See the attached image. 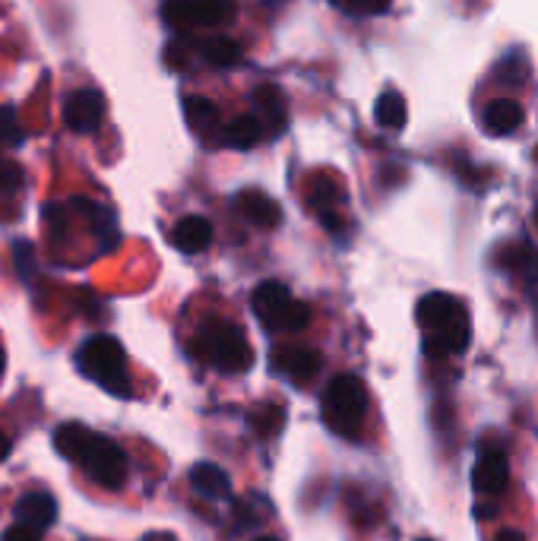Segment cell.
I'll return each instance as SVG.
<instances>
[{
	"label": "cell",
	"instance_id": "6da1fadb",
	"mask_svg": "<svg viewBox=\"0 0 538 541\" xmlns=\"http://www.w3.org/2000/svg\"><path fill=\"white\" fill-rule=\"evenodd\" d=\"M54 447L64 459L83 466V472L105 491H121L127 485L130 462L121 443H114L111 437L89 431L86 424L67 421L54 431Z\"/></svg>",
	"mask_w": 538,
	"mask_h": 541
},
{
	"label": "cell",
	"instance_id": "7a4b0ae2",
	"mask_svg": "<svg viewBox=\"0 0 538 541\" xmlns=\"http://www.w3.org/2000/svg\"><path fill=\"white\" fill-rule=\"evenodd\" d=\"M418 326L425 330V355L428 358H447L466 352L469 345V317L466 307L453 295L431 292L418 301L415 307Z\"/></svg>",
	"mask_w": 538,
	"mask_h": 541
},
{
	"label": "cell",
	"instance_id": "3957f363",
	"mask_svg": "<svg viewBox=\"0 0 538 541\" xmlns=\"http://www.w3.org/2000/svg\"><path fill=\"white\" fill-rule=\"evenodd\" d=\"M320 415L333 434L355 440L361 434L364 415H368V386H364L355 374L333 377L320 396Z\"/></svg>",
	"mask_w": 538,
	"mask_h": 541
},
{
	"label": "cell",
	"instance_id": "277c9868",
	"mask_svg": "<svg viewBox=\"0 0 538 541\" xmlns=\"http://www.w3.org/2000/svg\"><path fill=\"white\" fill-rule=\"evenodd\" d=\"M194 355L203 358L209 367H216L222 374H241L251 367L254 352L251 342L244 339L241 326L235 323H206L194 339Z\"/></svg>",
	"mask_w": 538,
	"mask_h": 541
},
{
	"label": "cell",
	"instance_id": "5b68a950",
	"mask_svg": "<svg viewBox=\"0 0 538 541\" xmlns=\"http://www.w3.org/2000/svg\"><path fill=\"white\" fill-rule=\"evenodd\" d=\"M76 364L80 371L92 380L105 386L114 396L130 393V374H127V355L121 349V342L114 336H92L80 345L76 352Z\"/></svg>",
	"mask_w": 538,
	"mask_h": 541
},
{
	"label": "cell",
	"instance_id": "8992f818",
	"mask_svg": "<svg viewBox=\"0 0 538 541\" xmlns=\"http://www.w3.org/2000/svg\"><path fill=\"white\" fill-rule=\"evenodd\" d=\"M257 320L269 333H301L311 323V307L298 301L282 282H263L251 295Z\"/></svg>",
	"mask_w": 538,
	"mask_h": 541
},
{
	"label": "cell",
	"instance_id": "52a82bcc",
	"mask_svg": "<svg viewBox=\"0 0 538 541\" xmlns=\"http://www.w3.org/2000/svg\"><path fill=\"white\" fill-rule=\"evenodd\" d=\"M510 481V462L504 450H488L478 456L472 469V488L482 497H497Z\"/></svg>",
	"mask_w": 538,
	"mask_h": 541
},
{
	"label": "cell",
	"instance_id": "ba28073f",
	"mask_svg": "<svg viewBox=\"0 0 538 541\" xmlns=\"http://www.w3.org/2000/svg\"><path fill=\"white\" fill-rule=\"evenodd\" d=\"M13 516H16L19 526L45 535L54 526V519H57V500L51 494H45V491H29V494H23L16 500Z\"/></svg>",
	"mask_w": 538,
	"mask_h": 541
},
{
	"label": "cell",
	"instance_id": "9c48e42d",
	"mask_svg": "<svg viewBox=\"0 0 538 541\" xmlns=\"http://www.w3.org/2000/svg\"><path fill=\"white\" fill-rule=\"evenodd\" d=\"M105 114V102L102 95L95 89H80L70 95V102L64 108V121L73 133H92L95 127H99Z\"/></svg>",
	"mask_w": 538,
	"mask_h": 541
},
{
	"label": "cell",
	"instance_id": "30bf717a",
	"mask_svg": "<svg viewBox=\"0 0 538 541\" xmlns=\"http://www.w3.org/2000/svg\"><path fill=\"white\" fill-rule=\"evenodd\" d=\"M171 244H175L181 254H200L209 244H213V222L203 216H187L171 231Z\"/></svg>",
	"mask_w": 538,
	"mask_h": 541
},
{
	"label": "cell",
	"instance_id": "8fae6325",
	"mask_svg": "<svg viewBox=\"0 0 538 541\" xmlns=\"http://www.w3.org/2000/svg\"><path fill=\"white\" fill-rule=\"evenodd\" d=\"M254 102H257V111H260V114H257L260 124H266L263 133H269V137H279V133L285 130V124H288L285 95H282L273 83H266V86L257 89Z\"/></svg>",
	"mask_w": 538,
	"mask_h": 541
},
{
	"label": "cell",
	"instance_id": "7c38bea8",
	"mask_svg": "<svg viewBox=\"0 0 538 541\" xmlns=\"http://www.w3.org/2000/svg\"><path fill=\"white\" fill-rule=\"evenodd\" d=\"M273 364L295 383H307L320 371L323 358L311 349H282V352H273Z\"/></svg>",
	"mask_w": 538,
	"mask_h": 541
},
{
	"label": "cell",
	"instance_id": "4fadbf2b",
	"mask_svg": "<svg viewBox=\"0 0 538 541\" xmlns=\"http://www.w3.org/2000/svg\"><path fill=\"white\" fill-rule=\"evenodd\" d=\"M238 212L257 228H276L282 219V209L260 190H244L238 197Z\"/></svg>",
	"mask_w": 538,
	"mask_h": 541
},
{
	"label": "cell",
	"instance_id": "5bb4252c",
	"mask_svg": "<svg viewBox=\"0 0 538 541\" xmlns=\"http://www.w3.org/2000/svg\"><path fill=\"white\" fill-rule=\"evenodd\" d=\"M190 488L203 497L225 500L228 494H232V478H228L216 462H200V466L190 469Z\"/></svg>",
	"mask_w": 538,
	"mask_h": 541
},
{
	"label": "cell",
	"instance_id": "9a60e30c",
	"mask_svg": "<svg viewBox=\"0 0 538 541\" xmlns=\"http://www.w3.org/2000/svg\"><path fill=\"white\" fill-rule=\"evenodd\" d=\"M523 124V108L513 99H494L485 108V130L491 137H510V133Z\"/></svg>",
	"mask_w": 538,
	"mask_h": 541
},
{
	"label": "cell",
	"instance_id": "2e32d148",
	"mask_svg": "<svg viewBox=\"0 0 538 541\" xmlns=\"http://www.w3.org/2000/svg\"><path fill=\"white\" fill-rule=\"evenodd\" d=\"M263 137V124L257 114H241L235 124H228L222 133V143L232 149H251Z\"/></svg>",
	"mask_w": 538,
	"mask_h": 541
},
{
	"label": "cell",
	"instance_id": "e0dca14e",
	"mask_svg": "<svg viewBox=\"0 0 538 541\" xmlns=\"http://www.w3.org/2000/svg\"><path fill=\"white\" fill-rule=\"evenodd\" d=\"M374 118L380 127L387 130H402V124H406V99H402L399 92H383L377 99V108H374Z\"/></svg>",
	"mask_w": 538,
	"mask_h": 541
},
{
	"label": "cell",
	"instance_id": "ac0fdd59",
	"mask_svg": "<svg viewBox=\"0 0 538 541\" xmlns=\"http://www.w3.org/2000/svg\"><path fill=\"white\" fill-rule=\"evenodd\" d=\"M184 114H187V124L194 127L197 133H209L219 124V108L209 99H200V95H187Z\"/></svg>",
	"mask_w": 538,
	"mask_h": 541
},
{
	"label": "cell",
	"instance_id": "d6986e66",
	"mask_svg": "<svg viewBox=\"0 0 538 541\" xmlns=\"http://www.w3.org/2000/svg\"><path fill=\"white\" fill-rule=\"evenodd\" d=\"M162 16H165V23L171 29H190V26H197V7H194V0H165L162 4Z\"/></svg>",
	"mask_w": 538,
	"mask_h": 541
},
{
	"label": "cell",
	"instance_id": "ffe728a7",
	"mask_svg": "<svg viewBox=\"0 0 538 541\" xmlns=\"http://www.w3.org/2000/svg\"><path fill=\"white\" fill-rule=\"evenodd\" d=\"M203 57L213 67H232L241 61V45L232 42V38H216V42L203 45Z\"/></svg>",
	"mask_w": 538,
	"mask_h": 541
},
{
	"label": "cell",
	"instance_id": "44dd1931",
	"mask_svg": "<svg viewBox=\"0 0 538 541\" xmlns=\"http://www.w3.org/2000/svg\"><path fill=\"white\" fill-rule=\"evenodd\" d=\"M197 7V26H216L235 10L232 0H194Z\"/></svg>",
	"mask_w": 538,
	"mask_h": 541
},
{
	"label": "cell",
	"instance_id": "7402d4cb",
	"mask_svg": "<svg viewBox=\"0 0 538 541\" xmlns=\"http://www.w3.org/2000/svg\"><path fill=\"white\" fill-rule=\"evenodd\" d=\"M497 80L501 83H510V86H520L526 80V73H523V61L516 54H510L507 61L497 64Z\"/></svg>",
	"mask_w": 538,
	"mask_h": 541
},
{
	"label": "cell",
	"instance_id": "603a6c76",
	"mask_svg": "<svg viewBox=\"0 0 538 541\" xmlns=\"http://www.w3.org/2000/svg\"><path fill=\"white\" fill-rule=\"evenodd\" d=\"M23 187V175H19V165H0V190L13 193Z\"/></svg>",
	"mask_w": 538,
	"mask_h": 541
},
{
	"label": "cell",
	"instance_id": "cb8c5ba5",
	"mask_svg": "<svg viewBox=\"0 0 538 541\" xmlns=\"http://www.w3.org/2000/svg\"><path fill=\"white\" fill-rule=\"evenodd\" d=\"M0 541H42V535L16 523V526H10L4 535H0Z\"/></svg>",
	"mask_w": 538,
	"mask_h": 541
},
{
	"label": "cell",
	"instance_id": "d4e9b609",
	"mask_svg": "<svg viewBox=\"0 0 538 541\" xmlns=\"http://www.w3.org/2000/svg\"><path fill=\"white\" fill-rule=\"evenodd\" d=\"M16 140V130H13V111L7 114V124H0V140Z\"/></svg>",
	"mask_w": 538,
	"mask_h": 541
},
{
	"label": "cell",
	"instance_id": "484cf974",
	"mask_svg": "<svg viewBox=\"0 0 538 541\" xmlns=\"http://www.w3.org/2000/svg\"><path fill=\"white\" fill-rule=\"evenodd\" d=\"M494 541H526L523 532H516V529H504V532H497Z\"/></svg>",
	"mask_w": 538,
	"mask_h": 541
},
{
	"label": "cell",
	"instance_id": "4316f807",
	"mask_svg": "<svg viewBox=\"0 0 538 541\" xmlns=\"http://www.w3.org/2000/svg\"><path fill=\"white\" fill-rule=\"evenodd\" d=\"M10 450H13V443H10V437L0 431V462H4L7 456H10Z\"/></svg>",
	"mask_w": 538,
	"mask_h": 541
},
{
	"label": "cell",
	"instance_id": "83f0119b",
	"mask_svg": "<svg viewBox=\"0 0 538 541\" xmlns=\"http://www.w3.org/2000/svg\"><path fill=\"white\" fill-rule=\"evenodd\" d=\"M526 269H529V273L538 279V254H529V263H526Z\"/></svg>",
	"mask_w": 538,
	"mask_h": 541
},
{
	"label": "cell",
	"instance_id": "f1b7e54d",
	"mask_svg": "<svg viewBox=\"0 0 538 541\" xmlns=\"http://www.w3.org/2000/svg\"><path fill=\"white\" fill-rule=\"evenodd\" d=\"M0 374H4V352H0Z\"/></svg>",
	"mask_w": 538,
	"mask_h": 541
},
{
	"label": "cell",
	"instance_id": "f546056e",
	"mask_svg": "<svg viewBox=\"0 0 538 541\" xmlns=\"http://www.w3.org/2000/svg\"><path fill=\"white\" fill-rule=\"evenodd\" d=\"M257 541H279V538H269V535H266V538H257Z\"/></svg>",
	"mask_w": 538,
	"mask_h": 541
},
{
	"label": "cell",
	"instance_id": "4dcf8cb0",
	"mask_svg": "<svg viewBox=\"0 0 538 541\" xmlns=\"http://www.w3.org/2000/svg\"><path fill=\"white\" fill-rule=\"evenodd\" d=\"M535 222H538V212H535Z\"/></svg>",
	"mask_w": 538,
	"mask_h": 541
},
{
	"label": "cell",
	"instance_id": "1f68e13d",
	"mask_svg": "<svg viewBox=\"0 0 538 541\" xmlns=\"http://www.w3.org/2000/svg\"><path fill=\"white\" fill-rule=\"evenodd\" d=\"M421 541H428V538H421Z\"/></svg>",
	"mask_w": 538,
	"mask_h": 541
}]
</instances>
